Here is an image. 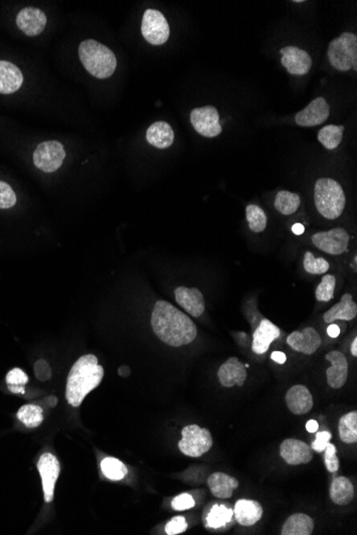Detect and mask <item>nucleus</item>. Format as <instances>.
<instances>
[{
  "label": "nucleus",
  "instance_id": "14",
  "mask_svg": "<svg viewBox=\"0 0 357 535\" xmlns=\"http://www.w3.org/2000/svg\"><path fill=\"white\" fill-rule=\"evenodd\" d=\"M280 456L287 464L297 466L312 462L314 454L307 443L299 439H288L280 445Z\"/></svg>",
  "mask_w": 357,
  "mask_h": 535
},
{
  "label": "nucleus",
  "instance_id": "6",
  "mask_svg": "<svg viewBox=\"0 0 357 535\" xmlns=\"http://www.w3.org/2000/svg\"><path fill=\"white\" fill-rule=\"evenodd\" d=\"M182 439L179 441V449L190 458H200L213 447V439L208 429L192 424L183 427Z\"/></svg>",
  "mask_w": 357,
  "mask_h": 535
},
{
  "label": "nucleus",
  "instance_id": "10",
  "mask_svg": "<svg viewBox=\"0 0 357 535\" xmlns=\"http://www.w3.org/2000/svg\"><path fill=\"white\" fill-rule=\"evenodd\" d=\"M191 123L198 134L207 138H214L221 135L223 131L219 123V111L214 106H204L193 109L191 113Z\"/></svg>",
  "mask_w": 357,
  "mask_h": 535
},
{
  "label": "nucleus",
  "instance_id": "31",
  "mask_svg": "<svg viewBox=\"0 0 357 535\" xmlns=\"http://www.w3.org/2000/svg\"><path fill=\"white\" fill-rule=\"evenodd\" d=\"M18 418L29 429H35L43 422V409L35 404H27L18 409Z\"/></svg>",
  "mask_w": 357,
  "mask_h": 535
},
{
  "label": "nucleus",
  "instance_id": "15",
  "mask_svg": "<svg viewBox=\"0 0 357 535\" xmlns=\"http://www.w3.org/2000/svg\"><path fill=\"white\" fill-rule=\"evenodd\" d=\"M175 302L193 317H200L206 310L204 295L197 287H179L175 291Z\"/></svg>",
  "mask_w": 357,
  "mask_h": 535
},
{
  "label": "nucleus",
  "instance_id": "17",
  "mask_svg": "<svg viewBox=\"0 0 357 535\" xmlns=\"http://www.w3.org/2000/svg\"><path fill=\"white\" fill-rule=\"evenodd\" d=\"M325 359L331 363L326 370L327 385L333 389H340L348 380V363L346 357L339 351H333L325 355Z\"/></svg>",
  "mask_w": 357,
  "mask_h": 535
},
{
  "label": "nucleus",
  "instance_id": "36",
  "mask_svg": "<svg viewBox=\"0 0 357 535\" xmlns=\"http://www.w3.org/2000/svg\"><path fill=\"white\" fill-rule=\"evenodd\" d=\"M6 380H7L8 387H9V390L12 393L25 395V385L28 382V376L23 370L18 369V368L12 369L7 374Z\"/></svg>",
  "mask_w": 357,
  "mask_h": 535
},
{
  "label": "nucleus",
  "instance_id": "33",
  "mask_svg": "<svg viewBox=\"0 0 357 535\" xmlns=\"http://www.w3.org/2000/svg\"><path fill=\"white\" fill-rule=\"evenodd\" d=\"M246 219L249 229L255 233H261L268 225L265 211L256 204H251L246 207Z\"/></svg>",
  "mask_w": 357,
  "mask_h": 535
},
{
  "label": "nucleus",
  "instance_id": "3",
  "mask_svg": "<svg viewBox=\"0 0 357 535\" xmlns=\"http://www.w3.org/2000/svg\"><path fill=\"white\" fill-rule=\"evenodd\" d=\"M78 56L84 69L94 77H111L117 69V58L107 46L96 40H84L78 48Z\"/></svg>",
  "mask_w": 357,
  "mask_h": 535
},
{
  "label": "nucleus",
  "instance_id": "43",
  "mask_svg": "<svg viewBox=\"0 0 357 535\" xmlns=\"http://www.w3.org/2000/svg\"><path fill=\"white\" fill-rule=\"evenodd\" d=\"M331 439V434L329 432H326V431H324V432L317 433L316 441L312 443V447L310 448H312L314 451L319 452V453L324 452L325 448L327 447Z\"/></svg>",
  "mask_w": 357,
  "mask_h": 535
},
{
  "label": "nucleus",
  "instance_id": "40",
  "mask_svg": "<svg viewBox=\"0 0 357 535\" xmlns=\"http://www.w3.org/2000/svg\"><path fill=\"white\" fill-rule=\"evenodd\" d=\"M324 451V463L327 470L331 473H337L338 469H339V460H338L337 458V448H336V446L333 445V443H329V445H327V447L325 448Z\"/></svg>",
  "mask_w": 357,
  "mask_h": 535
},
{
  "label": "nucleus",
  "instance_id": "48",
  "mask_svg": "<svg viewBox=\"0 0 357 535\" xmlns=\"http://www.w3.org/2000/svg\"><path fill=\"white\" fill-rule=\"evenodd\" d=\"M292 232L295 236H302L305 232V227L302 224H295L292 226Z\"/></svg>",
  "mask_w": 357,
  "mask_h": 535
},
{
  "label": "nucleus",
  "instance_id": "8",
  "mask_svg": "<svg viewBox=\"0 0 357 535\" xmlns=\"http://www.w3.org/2000/svg\"><path fill=\"white\" fill-rule=\"evenodd\" d=\"M65 158V148L59 141H45L40 143L35 149L33 162L43 172L52 173L60 168Z\"/></svg>",
  "mask_w": 357,
  "mask_h": 535
},
{
  "label": "nucleus",
  "instance_id": "46",
  "mask_svg": "<svg viewBox=\"0 0 357 535\" xmlns=\"http://www.w3.org/2000/svg\"><path fill=\"white\" fill-rule=\"evenodd\" d=\"M327 333H329V336L331 338H337L338 336L340 335L339 326H338V325L334 324V323H331V324L329 325V327H327Z\"/></svg>",
  "mask_w": 357,
  "mask_h": 535
},
{
  "label": "nucleus",
  "instance_id": "18",
  "mask_svg": "<svg viewBox=\"0 0 357 535\" xmlns=\"http://www.w3.org/2000/svg\"><path fill=\"white\" fill-rule=\"evenodd\" d=\"M46 23L48 18L45 13L38 8H25L18 12L16 18L18 28L28 37H35L43 33Z\"/></svg>",
  "mask_w": 357,
  "mask_h": 535
},
{
  "label": "nucleus",
  "instance_id": "27",
  "mask_svg": "<svg viewBox=\"0 0 357 535\" xmlns=\"http://www.w3.org/2000/svg\"><path fill=\"white\" fill-rule=\"evenodd\" d=\"M314 528V520L310 516L303 513L293 514L285 522L282 535H310Z\"/></svg>",
  "mask_w": 357,
  "mask_h": 535
},
{
  "label": "nucleus",
  "instance_id": "42",
  "mask_svg": "<svg viewBox=\"0 0 357 535\" xmlns=\"http://www.w3.org/2000/svg\"><path fill=\"white\" fill-rule=\"evenodd\" d=\"M187 529V519L183 516H175L166 524L165 531L168 535H175L185 532Z\"/></svg>",
  "mask_w": 357,
  "mask_h": 535
},
{
  "label": "nucleus",
  "instance_id": "11",
  "mask_svg": "<svg viewBox=\"0 0 357 535\" xmlns=\"http://www.w3.org/2000/svg\"><path fill=\"white\" fill-rule=\"evenodd\" d=\"M37 467L41 475L44 500L48 503L52 502L54 499L55 485L60 475V463L52 453H44L40 458Z\"/></svg>",
  "mask_w": 357,
  "mask_h": 535
},
{
  "label": "nucleus",
  "instance_id": "28",
  "mask_svg": "<svg viewBox=\"0 0 357 535\" xmlns=\"http://www.w3.org/2000/svg\"><path fill=\"white\" fill-rule=\"evenodd\" d=\"M331 501L337 505H348L354 498V486L346 477H338L331 482L329 488Z\"/></svg>",
  "mask_w": 357,
  "mask_h": 535
},
{
  "label": "nucleus",
  "instance_id": "38",
  "mask_svg": "<svg viewBox=\"0 0 357 535\" xmlns=\"http://www.w3.org/2000/svg\"><path fill=\"white\" fill-rule=\"evenodd\" d=\"M336 278L333 275H324L316 289V299L318 302H329L334 297Z\"/></svg>",
  "mask_w": 357,
  "mask_h": 535
},
{
  "label": "nucleus",
  "instance_id": "51",
  "mask_svg": "<svg viewBox=\"0 0 357 535\" xmlns=\"http://www.w3.org/2000/svg\"><path fill=\"white\" fill-rule=\"evenodd\" d=\"M48 404H50V406H52V407H55V406L57 405V402H58V399H57L56 397H50L48 399Z\"/></svg>",
  "mask_w": 357,
  "mask_h": 535
},
{
  "label": "nucleus",
  "instance_id": "39",
  "mask_svg": "<svg viewBox=\"0 0 357 535\" xmlns=\"http://www.w3.org/2000/svg\"><path fill=\"white\" fill-rule=\"evenodd\" d=\"M16 203V192L9 184L0 181V209H11Z\"/></svg>",
  "mask_w": 357,
  "mask_h": 535
},
{
  "label": "nucleus",
  "instance_id": "24",
  "mask_svg": "<svg viewBox=\"0 0 357 535\" xmlns=\"http://www.w3.org/2000/svg\"><path fill=\"white\" fill-rule=\"evenodd\" d=\"M357 315V304L353 302L352 295L346 293L342 296L338 304H334L329 311L324 313L323 319L327 324H331L335 321H352Z\"/></svg>",
  "mask_w": 357,
  "mask_h": 535
},
{
  "label": "nucleus",
  "instance_id": "53",
  "mask_svg": "<svg viewBox=\"0 0 357 535\" xmlns=\"http://www.w3.org/2000/svg\"><path fill=\"white\" fill-rule=\"evenodd\" d=\"M293 3L302 4V3H303V0H295V1H293Z\"/></svg>",
  "mask_w": 357,
  "mask_h": 535
},
{
  "label": "nucleus",
  "instance_id": "1",
  "mask_svg": "<svg viewBox=\"0 0 357 535\" xmlns=\"http://www.w3.org/2000/svg\"><path fill=\"white\" fill-rule=\"evenodd\" d=\"M151 326L156 337L172 348L187 346L197 337L193 321L165 300H158L154 306Z\"/></svg>",
  "mask_w": 357,
  "mask_h": 535
},
{
  "label": "nucleus",
  "instance_id": "50",
  "mask_svg": "<svg viewBox=\"0 0 357 535\" xmlns=\"http://www.w3.org/2000/svg\"><path fill=\"white\" fill-rule=\"evenodd\" d=\"M119 374L120 375L124 376V377H126V376L130 375V368L126 367H121L119 369Z\"/></svg>",
  "mask_w": 357,
  "mask_h": 535
},
{
  "label": "nucleus",
  "instance_id": "21",
  "mask_svg": "<svg viewBox=\"0 0 357 535\" xmlns=\"http://www.w3.org/2000/svg\"><path fill=\"white\" fill-rule=\"evenodd\" d=\"M286 404L292 414H308L314 406V397L307 387L295 385L287 391Z\"/></svg>",
  "mask_w": 357,
  "mask_h": 535
},
{
  "label": "nucleus",
  "instance_id": "16",
  "mask_svg": "<svg viewBox=\"0 0 357 535\" xmlns=\"http://www.w3.org/2000/svg\"><path fill=\"white\" fill-rule=\"evenodd\" d=\"M287 343L295 352L312 355L319 350L322 339L314 327H307L302 331H293L287 338Z\"/></svg>",
  "mask_w": 357,
  "mask_h": 535
},
{
  "label": "nucleus",
  "instance_id": "13",
  "mask_svg": "<svg viewBox=\"0 0 357 535\" xmlns=\"http://www.w3.org/2000/svg\"><path fill=\"white\" fill-rule=\"evenodd\" d=\"M329 117V106L324 97H317L295 116V123L304 128L320 126Z\"/></svg>",
  "mask_w": 357,
  "mask_h": 535
},
{
  "label": "nucleus",
  "instance_id": "23",
  "mask_svg": "<svg viewBox=\"0 0 357 535\" xmlns=\"http://www.w3.org/2000/svg\"><path fill=\"white\" fill-rule=\"evenodd\" d=\"M22 72L9 61H0V93L11 94L22 87Z\"/></svg>",
  "mask_w": 357,
  "mask_h": 535
},
{
  "label": "nucleus",
  "instance_id": "45",
  "mask_svg": "<svg viewBox=\"0 0 357 535\" xmlns=\"http://www.w3.org/2000/svg\"><path fill=\"white\" fill-rule=\"evenodd\" d=\"M271 358L273 359L275 363H280V365H284L287 360L286 354H284L282 352L272 353Z\"/></svg>",
  "mask_w": 357,
  "mask_h": 535
},
{
  "label": "nucleus",
  "instance_id": "2",
  "mask_svg": "<svg viewBox=\"0 0 357 535\" xmlns=\"http://www.w3.org/2000/svg\"><path fill=\"white\" fill-rule=\"evenodd\" d=\"M104 369L94 355L80 357L71 368L67 380L65 397L73 407H79L84 397L102 382Z\"/></svg>",
  "mask_w": 357,
  "mask_h": 535
},
{
  "label": "nucleus",
  "instance_id": "32",
  "mask_svg": "<svg viewBox=\"0 0 357 535\" xmlns=\"http://www.w3.org/2000/svg\"><path fill=\"white\" fill-rule=\"evenodd\" d=\"M344 128L342 126H326L319 132L318 140L327 150H334L341 143Z\"/></svg>",
  "mask_w": 357,
  "mask_h": 535
},
{
  "label": "nucleus",
  "instance_id": "19",
  "mask_svg": "<svg viewBox=\"0 0 357 535\" xmlns=\"http://www.w3.org/2000/svg\"><path fill=\"white\" fill-rule=\"evenodd\" d=\"M247 378L246 367L236 357L228 359L219 370V382L226 388L244 386Z\"/></svg>",
  "mask_w": 357,
  "mask_h": 535
},
{
  "label": "nucleus",
  "instance_id": "44",
  "mask_svg": "<svg viewBox=\"0 0 357 535\" xmlns=\"http://www.w3.org/2000/svg\"><path fill=\"white\" fill-rule=\"evenodd\" d=\"M35 377L41 382H46L52 377V370L45 360H38L35 365Z\"/></svg>",
  "mask_w": 357,
  "mask_h": 535
},
{
  "label": "nucleus",
  "instance_id": "12",
  "mask_svg": "<svg viewBox=\"0 0 357 535\" xmlns=\"http://www.w3.org/2000/svg\"><path fill=\"white\" fill-rule=\"evenodd\" d=\"M282 65L291 75L303 76L308 74L312 67V59L306 50L295 46H287L280 50Z\"/></svg>",
  "mask_w": 357,
  "mask_h": 535
},
{
  "label": "nucleus",
  "instance_id": "52",
  "mask_svg": "<svg viewBox=\"0 0 357 535\" xmlns=\"http://www.w3.org/2000/svg\"><path fill=\"white\" fill-rule=\"evenodd\" d=\"M356 262H357V258L355 257L354 260H353V263L351 264V266H352L353 270H354V272H356Z\"/></svg>",
  "mask_w": 357,
  "mask_h": 535
},
{
  "label": "nucleus",
  "instance_id": "37",
  "mask_svg": "<svg viewBox=\"0 0 357 535\" xmlns=\"http://www.w3.org/2000/svg\"><path fill=\"white\" fill-rule=\"evenodd\" d=\"M304 268L308 274L325 275L329 270V263L323 258H316L312 253L307 251L304 255Z\"/></svg>",
  "mask_w": 357,
  "mask_h": 535
},
{
  "label": "nucleus",
  "instance_id": "35",
  "mask_svg": "<svg viewBox=\"0 0 357 535\" xmlns=\"http://www.w3.org/2000/svg\"><path fill=\"white\" fill-rule=\"evenodd\" d=\"M101 469L107 479L120 481L128 475V468L117 458H106L101 463Z\"/></svg>",
  "mask_w": 357,
  "mask_h": 535
},
{
  "label": "nucleus",
  "instance_id": "9",
  "mask_svg": "<svg viewBox=\"0 0 357 535\" xmlns=\"http://www.w3.org/2000/svg\"><path fill=\"white\" fill-rule=\"evenodd\" d=\"M350 234L344 228H335L329 231L319 232L312 238V244L331 255H340L348 251Z\"/></svg>",
  "mask_w": 357,
  "mask_h": 535
},
{
  "label": "nucleus",
  "instance_id": "5",
  "mask_svg": "<svg viewBox=\"0 0 357 535\" xmlns=\"http://www.w3.org/2000/svg\"><path fill=\"white\" fill-rule=\"evenodd\" d=\"M327 57L331 67L340 72L357 71V37L344 33L329 43Z\"/></svg>",
  "mask_w": 357,
  "mask_h": 535
},
{
  "label": "nucleus",
  "instance_id": "49",
  "mask_svg": "<svg viewBox=\"0 0 357 535\" xmlns=\"http://www.w3.org/2000/svg\"><path fill=\"white\" fill-rule=\"evenodd\" d=\"M350 351L351 354H352L353 356H357V338H354V340H353L352 344H351Z\"/></svg>",
  "mask_w": 357,
  "mask_h": 535
},
{
  "label": "nucleus",
  "instance_id": "20",
  "mask_svg": "<svg viewBox=\"0 0 357 535\" xmlns=\"http://www.w3.org/2000/svg\"><path fill=\"white\" fill-rule=\"evenodd\" d=\"M280 329L269 319H262L258 329L253 333V352L255 354H265L269 351L272 342L280 338Z\"/></svg>",
  "mask_w": 357,
  "mask_h": 535
},
{
  "label": "nucleus",
  "instance_id": "41",
  "mask_svg": "<svg viewBox=\"0 0 357 535\" xmlns=\"http://www.w3.org/2000/svg\"><path fill=\"white\" fill-rule=\"evenodd\" d=\"M195 504V500L190 494L179 495L171 502V507L175 511H187L193 509Z\"/></svg>",
  "mask_w": 357,
  "mask_h": 535
},
{
  "label": "nucleus",
  "instance_id": "4",
  "mask_svg": "<svg viewBox=\"0 0 357 535\" xmlns=\"http://www.w3.org/2000/svg\"><path fill=\"white\" fill-rule=\"evenodd\" d=\"M314 204L319 213L329 221L341 216L346 207V194L335 180L321 177L314 185Z\"/></svg>",
  "mask_w": 357,
  "mask_h": 535
},
{
  "label": "nucleus",
  "instance_id": "29",
  "mask_svg": "<svg viewBox=\"0 0 357 535\" xmlns=\"http://www.w3.org/2000/svg\"><path fill=\"white\" fill-rule=\"evenodd\" d=\"M338 432L342 443L348 445L357 443V412L355 410L340 418Z\"/></svg>",
  "mask_w": 357,
  "mask_h": 535
},
{
  "label": "nucleus",
  "instance_id": "47",
  "mask_svg": "<svg viewBox=\"0 0 357 535\" xmlns=\"http://www.w3.org/2000/svg\"><path fill=\"white\" fill-rule=\"evenodd\" d=\"M306 430L309 433H317L319 430V424L316 420H309L306 424Z\"/></svg>",
  "mask_w": 357,
  "mask_h": 535
},
{
  "label": "nucleus",
  "instance_id": "7",
  "mask_svg": "<svg viewBox=\"0 0 357 535\" xmlns=\"http://www.w3.org/2000/svg\"><path fill=\"white\" fill-rule=\"evenodd\" d=\"M141 33L145 41L152 45H163L166 43L170 35V28L162 12L148 9L143 13Z\"/></svg>",
  "mask_w": 357,
  "mask_h": 535
},
{
  "label": "nucleus",
  "instance_id": "22",
  "mask_svg": "<svg viewBox=\"0 0 357 535\" xmlns=\"http://www.w3.org/2000/svg\"><path fill=\"white\" fill-rule=\"evenodd\" d=\"M263 515V507L256 500H238L234 505V516L241 526H251L257 524Z\"/></svg>",
  "mask_w": 357,
  "mask_h": 535
},
{
  "label": "nucleus",
  "instance_id": "25",
  "mask_svg": "<svg viewBox=\"0 0 357 535\" xmlns=\"http://www.w3.org/2000/svg\"><path fill=\"white\" fill-rule=\"evenodd\" d=\"M208 485L213 496L219 499H229L240 482L236 478L224 473H214L208 478Z\"/></svg>",
  "mask_w": 357,
  "mask_h": 535
},
{
  "label": "nucleus",
  "instance_id": "34",
  "mask_svg": "<svg viewBox=\"0 0 357 535\" xmlns=\"http://www.w3.org/2000/svg\"><path fill=\"white\" fill-rule=\"evenodd\" d=\"M234 511L225 505L215 504L207 516V526L209 528L219 529L231 522Z\"/></svg>",
  "mask_w": 357,
  "mask_h": 535
},
{
  "label": "nucleus",
  "instance_id": "30",
  "mask_svg": "<svg viewBox=\"0 0 357 535\" xmlns=\"http://www.w3.org/2000/svg\"><path fill=\"white\" fill-rule=\"evenodd\" d=\"M300 205H301V198L295 192L282 190L276 194L274 206L282 215H286V216L292 215L299 209Z\"/></svg>",
  "mask_w": 357,
  "mask_h": 535
},
{
  "label": "nucleus",
  "instance_id": "26",
  "mask_svg": "<svg viewBox=\"0 0 357 535\" xmlns=\"http://www.w3.org/2000/svg\"><path fill=\"white\" fill-rule=\"evenodd\" d=\"M145 139L158 149H167L171 147L175 140V132L167 122L158 121L149 126Z\"/></svg>",
  "mask_w": 357,
  "mask_h": 535
}]
</instances>
